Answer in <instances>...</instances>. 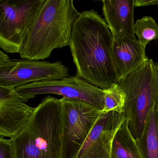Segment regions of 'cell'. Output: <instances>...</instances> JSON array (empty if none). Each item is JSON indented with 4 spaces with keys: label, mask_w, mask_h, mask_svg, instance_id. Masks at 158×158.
Here are the masks:
<instances>
[{
    "label": "cell",
    "mask_w": 158,
    "mask_h": 158,
    "mask_svg": "<svg viewBox=\"0 0 158 158\" xmlns=\"http://www.w3.org/2000/svg\"><path fill=\"white\" fill-rule=\"evenodd\" d=\"M111 158H143L136 140L129 130L126 119L117 130L114 139Z\"/></svg>",
    "instance_id": "5bb4252c"
},
{
    "label": "cell",
    "mask_w": 158,
    "mask_h": 158,
    "mask_svg": "<svg viewBox=\"0 0 158 158\" xmlns=\"http://www.w3.org/2000/svg\"><path fill=\"white\" fill-rule=\"evenodd\" d=\"M113 37L105 20L94 9L80 13L70 46L77 76L105 90L118 80L112 58Z\"/></svg>",
    "instance_id": "6da1fadb"
},
{
    "label": "cell",
    "mask_w": 158,
    "mask_h": 158,
    "mask_svg": "<svg viewBox=\"0 0 158 158\" xmlns=\"http://www.w3.org/2000/svg\"><path fill=\"white\" fill-rule=\"evenodd\" d=\"M61 102L45 97L26 125L10 138L15 158H61Z\"/></svg>",
    "instance_id": "3957f363"
},
{
    "label": "cell",
    "mask_w": 158,
    "mask_h": 158,
    "mask_svg": "<svg viewBox=\"0 0 158 158\" xmlns=\"http://www.w3.org/2000/svg\"><path fill=\"white\" fill-rule=\"evenodd\" d=\"M125 119L123 113L102 111L75 158H111L114 139Z\"/></svg>",
    "instance_id": "9c48e42d"
},
{
    "label": "cell",
    "mask_w": 158,
    "mask_h": 158,
    "mask_svg": "<svg viewBox=\"0 0 158 158\" xmlns=\"http://www.w3.org/2000/svg\"><path fill=\"white\" fill-rule=\"evenodd\" d=\"M10 60V59L7 54H5L2 51H0V64H2L7 62Z\"/></svg>",
    "instance_id": "d6986e66"
},
{
    "label": "cell",
    "mask_w": 158,
    "mask_h": 158,
    "mask_svg": "<svg viewBox=\"0 0 158 158\" xmlns=\"http://www.w3.org/2000/svg\"><path fill=\"white\" fill-rule=\"evenodd\" d=\"M15 90L25 102L36 95L52 94L85 102L101 110L104 107V90L77 75L26 84L15 88Z\"/></svg>",
    "instance_id": "52a82bcc"
},
{
    "label": "cell",
    "mask_w": 158,
    "mask_h": 158,
    "mask_svg": "<svg viewBox=\"0 0 158 158\" xmlns=\"http://www.w3.org/2000/svg\"><path fill=\"white\" fill-rule=\"evenodd\" d=\"M104 107L102 111H111L123 113L126 102V95L122 88L116 84L105 89Z\"/></svg>",
    "instance_id": "2e32d148"
},
{
    "label": "cell",
    "mask_w": 158,
    "mask_h": 158,
    "mask_svg": "<svg viewBox=\"0 0 158 158\" xmlns=\"http://www.w3.org/2000/svg\"><path fill=\"white\" fill-rule=\"evenodd\" d=\"M60 101L61 158H75L102 110L78 100Z\"/></svg>",
    "instance_id": "5b68a950"
},
{
    "label": "cell",
    "mask_w": 158,
    "mask_h": 158,
    "mask_svg": "<svg viewBox=\"0 0 158 158\" xmlns=\"http://www.w3.org/2000/svg\"><path fill=\"white\" fill-rule=\"evenodd\" d=\"M80 13L73 0H41L19 52L21 58L41 60L54 49L69 46Z\"/></svg>",
    "instance_id": "7a4b0ae2"
},
{
    "label": "cell",
    "mask_w": 158,
    "mask_h": 158,
    "mask_svg": "<svg viewBox=\"0 0 158 158\" xmlns=\"http://www.w3.org/2000/svg\"><path fill=\"white\" fill-rule=\"evenodd\" d=\"M135 0L102 1V12L113 38H129L136 40L134 33Z\"/></svg>",
    "instance_id": "7c38bea8"
},
{
    "label": "cell",
    "mask_w": 158,
    "mask_h": 158,
    "mask_svg": "<svg viewBox=\"0 0 158 158\" xmlns=\"http://www.w3.org/2000/svg\"><path fill=\"white\" fill-rule=\"evenodd\" d=\"M158 5V0H135L134 7Z\"/></svg>",
    "instance_id": "ac0fdd59"
},
{
    "label": "cell",
    "mask_w": 158,
    "mask_h": 158,
    "mask_svg": "<svg viewBox=\"0 0 158 158\" xmlns=\"http://www.w3.org/2000/svg\"><path fill=\"white\" fill-rule=\"evenodd\" d=\"M35 108L27 105L14 88L0 86V135L11 138L26 125Z\"/></svg>",
    "instance_id": "30bf717a"
},
{
    "label": "cell",
    "mask_w": 158,
    "mask_h": 158,
    "mask_svg": "<svg viewBox=\"0 0 158 158\" xmlns=\"http://www.w3.org/2000/svg\"><path fill=\"white\" fill-rule=\"evenodd\" d=\"M69 71L61 61L10 60L0 64V86L15 88L40 81L64 79Z\"/></svg>",
    "instance_id": "ba28073f"
},
{
    "label": "cell",
    "mask_w": 158,
    "mask_h": 158,
    "mask_svg": "<svg viewBox=\"0 0 158 158\" xmlns=\"http://www.w3.org/2000/svg\"><path fill=\"white\" fill-rule=\"evenodd\" d=\"M134 33L144 48L150 41L158 39V25L151 16H144L136 22Z\"/></svg>",
    "instance_id": "9a60e30c"
},
{
    "label": "cell",
    "mask_w": 158,
    "mask_h": 158,
    "mask_svg": "<svg viewBox=\"0 0 158 158\" xmlns=\"http://www.w3.org/2000/svg\"><path fill=\"white\" fill-rule=\"evenodd\" d=\"M111 54L118 81L149 60L138 40L126 37L113 38Z\"/></svg>",
    "instance_id": "8fae6325"
},
{
    "label": "cell",
    "mask_w": 158,
    "mask_h": 158,
    "mask_svg": "<svg viewBox=\"0 0 158 158\" xmlns=\"http://www.w3.org/2000/svg\"><path fill=\"white\" fill-rule=\"evenodd\" d=\"M155 108L158 112V89L155 98Z\"/></svg>",
    "instance_id": "ffe728a7"
},
{
    "label": "cell",
    "mask_w": 158,
    "mask_h": 158,
    "mask_svg": "<svg viewBox=\"0 0 158 158\" xmlns=\"http://www.w3.org/2000/svg\"><path fill=\"white\" fill-rule=\"evenodd\" d=\"M126 95L123 114L135 139L141 135L147 116L155 107L158 89V64L149 59L117 83Z\"/></svg>",
    "instance_id": "277c9868"
},
{
    "label": "cell",
    "mask_w": 158,
    "mask_h": 158,
    "mask_svg": "<svg viewBox=\"0 0 158 158\" xmlns=\"http://www.w3.org/2000/svg\"><path fill=\"white\" fill-rule=\"evenodd\" d=\"M0 158H15L13 147L10 139L0 138Z\"/></svg>",
    "instance_id": "e0dca14e"
},
{
    "label": "cell",
    "mask_w": 158,
    "mask_h": 158,
    "mask_svg": "<svg viewBox=\"0 0 158 158\" xmlns=\"http://www.w3.org/2000/svg\"><path fill=\"white\" fill-rule=\"evenodd\" d=\"M41 0H0V48L19 53Z\"/></svg>",
    "instance_id": "8992f818"
},
{
    "label": "cell",
    "mask_w": 158,
    "mask_h": 158,
    "mask_svg": "<svg viewBox=\"0 0 158 158\" xmlns=\"http://www.w3.org/2000/svg\"><path fill=\"white\" fill-rule=\"evenodd\" d=\"M136 140L143 158H158V112L153 107L148 114L140 136Z\"/></svg>",
    "instance_id": "4fadbf2b"
}]
</instances>
